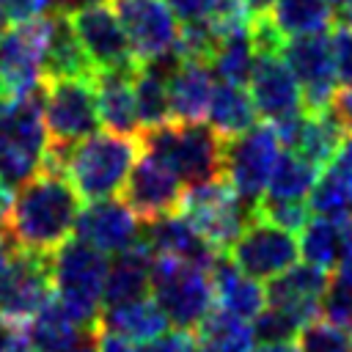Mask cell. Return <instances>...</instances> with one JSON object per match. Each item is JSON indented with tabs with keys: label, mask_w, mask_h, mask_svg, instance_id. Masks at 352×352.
<instances>
[{
	"label": "cell",
	"mask_w": 352,
	"mask_h": 352,
	"mask_svg": "<svg viewBox=\"0 0 352 352\" xmlns=\"http://www.w3.org/2000/svg\"><path fill=\"white\" fill-rule=\"evenodd\" d=\"M107 267V256L77 236L50 253L52 294L80 327H96L99 322Z\"/></svg>",
	"instance_id": "cell-3"
},
{
	"label": "cell",
	"mask_w": 352,
	"mask_h": 352,
	"mask_svg": "<svg viewBox=\"0 0 352 352\" xmlns=\"http://www.w3.org/2000/svg\"><path fill=\"white\" fill-rule=\"evenodd\" d=\"M206 3L209 0H165V6L173 11L176 19L182 22H190V19H201L204 11H206Z\"/></svg>",
	"instance_id": "cell-48"
},
{
	"label": "cell",
	"mask_w": 352,
	"mask_h": 352,
	"mask_svg": "<svg viewBox=\"0 0 352 352\" xmlns=\"http://www.w3.org/2000/svg\"><path fill=\"white\" fill-rule=\"evenodd\" d=\"M228 258L250 278L256 280H270L297 264L300 248H297V234L267 223L258 214H250L245 223L242 234L228 250Z\"/></svg>",
	"instance_id": "cell-11"
},
{
	"label": "cell",
	"mask_w": 352,
	"mask_h": 352,
	"mask_svg": "<svg viewBox=\"0 0 352 352\" xmlns=\"http://www.w3.org/2000/svg\"><path fill=\"white\" fill-rule=\"evenodd\" d=\"M308 212H311L308 201H278V198H267V195H261V201L253 209V214H258L267 223H275L292 234H297L308 223Z\"/></svg>",
	"instance_id": "cell-40"
},
{
	"label": "cell",
	"mask_w": 352,
	"mask_h": 352,
	"mask_svg": "<svg viewBox=\"0 0 352 352\" xmlns=\"http://www.w3.org/2000/svg\"><path fill=\"white\" fill-rule=\"evenodd\" d=\"M151 294L168 316V324L179 330H195L214 308L209 270L173 256L151 258Z\"/></svg>",
	"instance_id": "cell-6"
},
{
	"label": "cell",
	"mask_w": 352,
	"mask_h": 352,
	"mask_svg": "<svg viewBox=\"0 0 352 352\" xmlns=\"http://www.w3.org/2000/svg\"><path fill=\"white\" fill-rule=\"evenodd\" d=\"M253 63H256V47H253L248 28L234 30L228 36H220L217 50L209 60L214 77L220 82H228V85H245L250 80Z\"/></svg>",
	"instance_id": "cell-33"
},
{
	"label": "cell",
	"mask_w": 352,
	"mask_h": 352,
	"mask_svg": "<svg viewBox=\"0 0 352 352\" xmlns=\"http://www.w3.org/2000/svg\"><path fill=\"white\" fill-rule=\"evenodd\" d=\"M283 151L270 124H253L248 132L223 140V179L253 212L261 201L278 154Z\"/></svg>",
	"instance_id": "cell-8"
},
{
	"label": "cell",
	"mask_w": 352,
	"mask_h": 352,
	"mask_svg": "<svg viewBox=\"0 0 352 352\" xmlns=\"http://www.w3.org/2000/svg\"><path fill=\"white\" fill-rule=\"evenodd\" d=\"M44 126L52 143H77L99 132V110L91 77L44 80Z\"/></svg>",
	"instance_id": "cell-9"
},
{
	"label": "cell",
	"mask_w": 352,
	"mask_h": 352,
	"mask_svg": "<svg viewBox=\"0 0 352 352\" xmlns=\"http://www.w3.org/2000/svg\"><path fill=\"white\" fill-rule=\"evenodd\" d=\"M349 234H352L349 214L346 217H327V214L308 217V223L297 231V248H300L302 261L324 272L336 270Z\"/></svg>",
	"instance_id": "cell-28"
},
{
	"label": "cell",
	"mask_w": 352,
	"mask_h": 352,
	"mask_svg": "<svg viewBox=\"0 0 352 352\" xmlns=\"http://www.w3.org/2000/svg\"><path fill=\"white\" fill-rule=\"evenodd\" d=\"M327 283L330 278L324 270L302 261L270 278V283L264 286V294L270 305L292 314L300 324H308L322 316V300H324Z\"/></svg>",
	"instance_id": "cell-19"
},
{
	"label": "cell",
	"mask_w": 352,
	"mask_h": 352,
	"mask_svg": "<svg viewBox=\"0 0 352 352\" xmlns=\"http://www.w3.org/2000/svg\"><path fill=\"white\" fill-rule=\"evenodd\" d=\"M201 19H206L217 36H228L250 25V14L242 0H209Z\"/></svg>",
	"instance_id": "cell-41"
},
{
	"label": "cell",
	"mask_w": 352,
	"mask_h": 352,
	"mask_svg": "<svg viewBox=\"0 0 352 352\" xmlns=\"http://www.w3.org/2000/svg\"><path fill=\"white\" fill-rule=\"evenodd\" d=\"M330 3H333V8H341L344 6V0H330Z\"/></svg>",
	"instance_id": "cell-58"
},
{
	"label": "cell",
	"mask_w": 352,
	"mask_h": 352,
	"mask_svg": "<svg viewBox=\"0 0 352 352\" xmlns=\"http://www.w3.org/2000/svg\"><path fill=\"white\" fill-rule=\"evenodd\" d=\"M50 297H52L50 253H33L19 248L14 264L0 278V319L19 327Z\"/></svg>",
	"instance_id": "cell-14"
},
{
	"label": "cell",
	"mask_w": 352,
	"mask_h": 352,
	"mask_svg": "<svg viewBox=\"0 0 352 352\" xmlns=\"http://www.w3.org/2000/svg\"><path fill=\"white\" fill-rule=\"evenodd\" d=\"M19 327H22V333H25V338H28L36 349H41V352H69V349L77 344L80 333L85 330V327H80V324L63 311V305L55 300V294H52L25 324H19Z\"/></svg>",
	"instance_id": "cell-29"
},
{
	"label": "cell",
	"mask_w": 352,
	"mask_h": 352,
	"mask_svg": "<svg viewBox=\"0 0 352 352\" xmlns=\"http://www.w3.org/2000/svg\"><path fill=\"white\" fill-rule=\"evenodd\" d=\"M110 8L118 16L138 60L162 55L176 44L179 19L165 0H110Z\"/></svg>",
	"instance_id": "cell-16"
},
{
	"label": "cell",
	"mask_w": 352,
	"mask_h": 352,
	"mask_svg": "<svg viewBox=\"0 0 352 352\" xmlns=\"http://www.w3.org/2000/svg\"><path fill=\"white\" fill-rule=\"evenodd\" d=\"M11 198H14V192H11V187L0 179V226L6 223V214H8V206H11Z\"/></svg>",
	"instance_id": "cell-52"
},
{
	"label": "cell",
	"mask_w": 352,
	"mask_h": 352,
	"mask_svg": "<svg viewBox=\"0 0 352 352\" xmlns=\"http://www.w3.org/2000/svg\"><path fill=\"white\" fill-rule=\"evenodd\" d=\"M341 14L346 16V22H352V0H344V6H341Z\"/></svg>",
	"instance_id": "cell-55"
},
{
	"label": "cell",
	"mask_w": 352,
	"mask_h": 352,
	"mask_svg": "<svg viewBox=\"0 0 352 352\" xmlns=\"http://www.w3.org/2000/svg\"><path fill=\"white\" fill-rule=\"evenodd\" d=\"M250 330H253L256 344H286L300 336L302 324L292 314H286L275 305H267L250 319Z\"/></svg>",
	"instance_id": "cell-39"
},
{
	"label": "cell",
	"mask_w": 352,
	"mask_h": 352,
	"mask_svg": "<svg viewBox=\"0 0 352 352\" xmlns=\"http://www.w3.org/2000/svg\"><path fill=\"white\" fill-rule=\"evenodd\" d=\"M96 330L129 338L135 344H148L151 338L168 330V316L154 302V297H140L118 305H104L99 311Z\"/></svg>",
	"instance_id": "cell-27"
},
{
	"label": "cell",
	"mask_w": 352,
	"mask_h": 352,
	"mask_svg": "<svg viewBox=\"0 0 352 352\" xmlns=\"http://www.w3.org/2000/svg\"><path fill=\"white\" fill-rule=\"evenodd\" d=\"M242 3H245L248 14H250V19H253V16H267V14L272 11V3H275V0H242Z\"/></svg>",
	"instance_id": "cell-50"
},
{
	"label": "cell",
	"mask_w": 352,
	"mask_h": 352,
	"mask_svg": "<svg viewBox=\"0 0 352 352\" xmlns=\"http://www.w3.org/2000/svg\"><path fill=\"white\" fill-rule=\"evenodd\" d=\"M132 91H135V107H138V121L140 132L168 124L170 118V102H168V80L151 72L146 63H140L132 74Z\"/></svg>",
	"instance_id": "cell-35"
},
{
	"label": "cell",
	"mask_w": 352,
	"mask_h": 352,
	"mask_svg": "<svg viewBox=\"0 0 352 352\" xmlns=\"http://www.w3.org/2000/svg\"><path fill=\"white\" fill-rule=\"evenodd\" d=\"M280 58L292 69L300 91H302V107L308 113H319L330 107V99L336 94V63L330 50L327 33H308V36H292L280 44Z\"/></svg>",
	"instance_id": "cell-12"
},
{
	"label": "cell",
	"mask_w": 352,
	"mask_h": 352,
	"mask_svg": "<svg viewBox=\"0 0 352 352\" xmlns=\"http://www.w3.org/2000/svg\"><path fill=\"white\" fill-rule=\"evenodd\" d=\"M69 19L94 72H135L140 66L110 3L74 6L69 8Z\"/></svg>",
	"instance_id": "cell-10"
},
{
	"label": "cell",
	"mask_w": 352,
	"mask_h": 352,
	"mask_svg": "<svg viewBox=\"0 0 352 352\" xmlns=\"http://www.w3.org/2000/svg\"><path fill=\"white\" fill-rule=\"evenodd\" d=\"M6 22H8V19H6V16H3V11H0V33L6 30Z\"/></svg>",
	"instance_id": "cell-56"
},
{
	"label": "cell",
	"mask_w": 352,
	"mask_h": 352,
	"mask_svg": "<svg viewBox=\"0 0 352 352\" xmlns=\"http://www.w3.org/2000/svg\"><path fill=\"white\" fill-rule=\"evenodd\" d=\"M146 352H192L195 349V336L190 330H165L148 344H143Z\"/></svg>",
	"instance_id": "cell-44"
},
{
	"label": "cell",
	"mask_w": 352,
	"mask_h": 352,
	"mask_svg": "<svg viewBox=\"0 0 352 352\" xmlns=\"http://www.w3.org/2000/svg\"><path fill=\"white\" fill-rule=\"evenodd\" d=\"M270 19L283 33V38L327 33L336 22V8L330 0H275Z\"/></svg>",
	"instance_id": "cell-32"
},
{
	"label": "cell",
	"mask_w": 352,
	"mask_h": 352,
	"mask_svg": "<svg viewBox=\"0 0 352 352\" xmlns=\"http://www.w3.org/2000/svg\"><path fill=\"white\" fill-rule=\"evenodd\" d=\"M176 212H182L217 253L231 250V245L236 242V236L253 214L223 176L187 187L182 192Z\"/></svg>",
	"instance_id": "cell-7"
},
{
	"label": "cell",
	"mask_w": 352,
	"mask_h": 352,
	"mask_svg": "<svg viewBox=\"0 0 352 352\" xmlns=\"http://www.w3.org/2000/svg\"><path fill=\"white\" fill-rule=\"evenodd\" d=\"M253 330L245 319L220 311L217 305L195 327L192 352H253Z\"/></svg>",
	"instance_id": "cell-31"
},
{
	"label": "cell",
	"mask_w": 352,
	"mask_h": 352,
	"mask_svg": "<svg viewBox=\"0 0 352 352\" xmlns=\"http://www.w3.org/2000/svg\"><path fill=\"white\" fill-rule=\"evenodd\" d=\"M8 352H41V349H36L28 338H25V333H22V327H16V333H14V338H11V346H8Z\"/></svg>",
	"instance_id": "cell-51"
},
{
	"label": "cell",
	"mask_w": 352,
	"mask_h": 352,
	"mask_svg": "<svg viewBox=\"0 0 352 352\" xmlns=\"http://www.w3.org/2000/svg\"><path fill=\"white\" fill-rule=\"evenodd\" d=\"M297 341L300 352H352V330L338 327L327 319H314L302 324Z\"/></svg>",
	"instance_id": "cell-38"
},
{
	"label": "cell",
	"mask_w": 352,
	"mask_h": 352,
	"mask_svg": "<svg viewBox=\"0 0 352 352\" xmlns=\"http://www.w3.org/2000/svg\"><path fill=\"white\" fill-rule=\"evenodd\" d=\"M151 258H154V253L143 242V236L129 250L116 253V261L107 267L104 292H102V308L148 297L151 294Z\"/></svg>",
	"instance_id": "cell-26"
},
{
	"label": "cell",
	"mask_w": 352,
	"mask_h": 352,
	"mask_svg": "<svg viewBox=\"0 0 352 352\" xmlns=\"http://www.w3.org/2000/svg\"><path fill=\"white\" fill-rule=\"evenodd\" d=\"M143 151L162 160L182 184H204L223 176V138L204 124L168 121L138 135Z\"/></svg>",
	"instance_id": "cell-4"
},
{
	"label": "cell",
	"mask_w": 352,
	"mask_h": 352,
	"mask_svg": "<svg viewBox=\"0 0 352 352\" xmlns=\"http://www.w3.org/2000/svg\"><path fill=\"white\" fill-rule=\"evenodd\" d=\"M69 3H74V0H69Z\"/></svg>",
	"instance_id": "cell-60"
},
{
	"label": "cell",
	"mask_w": 352,
	"mask_h": 352,
	"mask_svg": "<svg viewBox=\"0 0 352 352\" xmlns=\"http://www.w3.org/2000/svg\"><path fill=\"white\" fill-rule=\"evenodd\" d=\"M80 214V192L63 173L38 170L25 184L16 187L6 223L14 242L33 253H52L63 245Z\"/></svg>",
	"instance_id": "cell-1"
},
{
	"label": "cell",
	"mask_w": 352,
	"mask_h": 352,
	"mask_svg": "<svg viewBox=\"0 0 352 352\" xmlns=\"http://www.w3.org/2000/svg\"><path fill=\"white\" fill-rule=\"evenodd\" d=\"M253 352H300V346L294 341H286V344H258Z\"/></svg>",
	"instance_id": "cell-54"
},
{
	"label": "cell",
	"mask_w": 352,
	"mask_h": 352,
	"mask_svg": "<svg viewBox=\"0 0 352 352\" xmlns=\"http://www.w3.org/2000/svg\"><path fill=\"white\" fill-rule=\"evenodd\" d=\"M3 96H8V91H6V85H3V80H0V99Z\"/></svg>",
	"instance_id": "cell-57"
},
{
	"label": "cell",
	"mask_w": 352,
	"mask_h": 352,
	"mask_svg": "<svg viewBox=\"0 0 352 352\" xmlns=\"http://www.w3.org/2000/svg\"><path fill=\"white\" fill-rule=\"evenodd\" d=\"M336 278L352 286V234L346 236L344 250H341V256H338V264H336Z\"/></svg>",
	"instance_id": "cell-49"
},
{
	"label": "cell",
	"mask_w": 352,
	"mask_h": 352,
	"mask_svg": "<svg viewBox=\"0 0 352 352\" xmlns=\"http://www.w3.org/2000/svg\"><path fill=\"white\" fill-rule=\"evenodd\" d=\"M96 352H146L143 344H135L129 338L113 336V333H96Z\"/></svg>",
	"instance_id": "cell-47"
},
{
	"label": "cell",
	"mask_w": 352,
	"mask_h": 352,
	"mask_svg": "<svg viewBox=\"0 0 352 352\" xmlns=\"http://www.w3.org/2000/svg\"><path fill=\"white\" fill-rule=\"evenodd\" d=\"M50 16V30H47V44H44V60H41V74L44 80H63V77H94V66L72 28L69 8H55L47 11Z\"/></svg>",
	"instance_id": "cell-22"
},
{
	"label": "cell",
	"mask_w": 352,
	"mask_h": 352,
	"mask_svg": "<svg viewBox=\"0 0 352 352\" xmlns=\"http://www.w3.org/2000/svg\"><path fill=\"white\" fill-rule=\"evenodd\" d=\"M135 157L138 146L132 138L116 132H94L69 148L63 176L85 201L113 198L121 192Z\"/></svg>",
	"instance_id": "cell-5"
},
{
	"label": "cell",
	"mask_w": 352,
	"mask_h": 352,
	"mask_svg": "<svg viewBox=\"0 0 352 352\" xmlns=\"http://www.w3.org/2000/svg\"><path fill=\"white\" fill-rule=\"evenodd\" d=\"M50 16H33L28 22H14V28L0 33V80L8 94H28L44 82L41 60L47 44Z\"/></svg>",
	"instance_id": "cell-13"
},
{
	"label": "cell",
	"mask_w": 352,
	"mask_h": 352,
	"mask_svg": "<svg viewBox=\"0 0 352 352\" xmlns=\"http://www.w3.org/2000/svg\"><path fill=\"white\" fill-rule=\"evenodd\" d=\"M72 234L107 256V253H124L132 245H138L143 228H140V217L124 201L96 198L88 206H80Z\"/></svg>",
	"instance_id": "cell-18"
},
{
	"label": "cell",
	"mask_w": 352,
	"mask_h": 352,
	"mask_svg": "<svg viewBox=\"0 0 352 352\" xmlns=\"http://www.w3.org/2000/svg\"><path fill=\"white\" fill-rule=\"evenodd\" d=\"M330 113L344 126V132H352V82L344 88H336V94L330 99Z\"/></svg>",
	"instance_id": "cell-46"
},
{
	"label": "cell",
	"mask_w": 352,
	"mask_h": 352,
	"mask_svg": "<svg viewBox=\"0 0 352 352\" xmlns=\"http://www.w3.org/2000/svg\"><path fill=\"white\" fill-rule=\"evenodd\" d=\"M143 242L151 248L154 256H173L190 264H198L204 270H212L217 261V250L192 228V223L182 212H168L154 220H146L143 226Z\"/></svg>",
	"instance_id": "cell-21"
},
{
	"label": "cell",
	"mask_w": 352,
	"mask_h": 352,
	"mask_svg": "<svg viewBox=\"0 0 352 352\" xmlns=\"http://www.w3.org/2000/svg\"><path fill=\"white\" fill-rule=\"evenodd\" d=\"M132 74L135 72H94V77H91L102 126L107 132H116V135H124V138H138L140 135Z\"/></svg>",
	"instance_id": "cell-23"
},
{
	"label": "cell",
	"mask_w": 352,
	"mask_h": 352,
	"mask_svg": "<svg viewBox=\"0 0 352 352\" xmlns=\"http://www.w3.org/2000/svg\"><path fill=\"white\" fill-rule=\"evenodd\" d=\"M272 129H275V135H278V140L286 151L308 160L316 168H324L333 160V154H336V148L344 138V126L336 121L330 107L319 110V113L302 110L294 118H289L283 124H275Z\"/></svg>",
	"instance_id": "cell-20"
},
{
	"label": "cell",
	"mask_w": 352,
	"mask_h": 352,
	"mask_svg": "<svg viewBox=\"0 0 352 352\" xmlns=\"http://www.w3.org/2000/svg\"><path fill=\"white\" fill-rule=\"evenodd\" d=\"M206 121L209 126L223 138H236L242 132H248L256 121H258V113H256V104L250 99V94L242 88V85H228V82H220L214 85L212 91V102H209V110H206Z\"/></svg>",
	"instance_id": "cell-30"
},
{
	"label": "cell",
	"mask_w": 352,
	"mask_h": 352,
	"mask_svg": "<svg viewBox=\"0 0 352 352\" xmlns=\"http://www.w3.org/2000/svg\"><path fill=\"white\" fill-rule=\"evenodd\" d=\"M44 82L0 99V179L14 190L38 173L47 148Z\"/></svg>",
	"instance_id": "cell-2"
},
{
	"label": "cell",
	"mask_w": 352,
	"mask_h": 352,
	"mask_svg": "<svg viewBox=\"0 0 352 352\" xmlns=\"http://www.w3.org/2000/svg\"><path fill=\"white\" fill-rule=\"evenodd\" d=\"M217 41H220V36L212 30V25L206 19H190V22L179 25L173 50L182 55V60L209 63L214 50H217Z\"/></svg>",
	"instance_id": "cell-37"
},
{
	"label": "cell",
	"mask_w": 352,
	"mask_h": 352,
	"mask_svg": "<svg viewBox=\"0 0 352 352\" xmlns=\"http://www.w3.org/2000/svg\"><path fill=\"white\" fill-rule=\"evenodd\" d=\"M209 278H212V289H214V305L220 311H228V314L245 319V322H250L267 302L261 280L245 275L228 258V253L217 256V261L209 270Z\"/></svg>",
	"instance_id": "cell-25"
},
{
	"label": "cell",
	"mask_w": 352,
	"mask_h": 352,
	"mask_svg": "<svg viewBox=\"0 0 352 352\" xmlns=\"http://www.w3.org/2000/svg\"><path fill=\"white\" fill-rule=\"evenodd\" d=\"M349 220H352V209H349Z\"/></svg>",
	"instance_id": "cell-59"
},
{
	"label": "cell",
	"mask_w": 352,
	"mask_h": 352,
	"mask_svg": "<svg viewBox=\"0 0 352 352\" xmlns=\"http://www.w3.org/2000/svg\"><path fill=\"white\" fill-rule=\"evenodd\" d=\"M14 333H16V324H8L6 319H0V352H8Z\"/></svg>",
	"instance_id": "cell-53"
},
{
	"label": "cell",
	"mask_w": 352,
	"mask_h": 352,
	"mask_svg": "<svg viewBox=\"0 0 352 352\" xmlns=\"http://www.w3.org/2000/svg\"><path fill=\"white\" fill-rule=\"evenodd\" d=\"M182 182L179 176L154 154L143 151V157H135L126 182L121 187V201L146 223L160 214H168L182 201Z\"/></svg>",
	"instance_id": "cell-15"
},
{
	"label": "cell",
	"mask_w": 352,
	"mask_h": 352,
	"mask_svg": "<svg viewBox=\"0 0 352 352\" xmlns=\"http://www.w3.org/2000/svg\"><path fill=\"white\" fill-rule=\"evenodd\" d=\"M322 316L338 327L352 330V286L344 280H330L324 300H322Z\"/></svg>",
	"instance_id": "cell-42"
},
{
	"label": "cell",
	"mask_w": 352,
	"mask_h": 352,
	"mask_svg": "<svg viewBox=\"0 0 352 352\" xmlns=\"http://www.w3.org/2000/svg\"><path fill=\"white\" fill-rule=\"evenodd\" d=\"M330 50L336 63V77L349 85L352 82V22H333L330 28Z\"/></svg>",
	"instance_id": "cell-43"
},
{
	"label": "cell",
	"mask_w": 352,
	"mask_h": 352,
	"mask_svg": "<svg viewBox=\"0 0 352 352\" xmlns=\"http://www.w3.org/2000/svg\"><path fill=\"white\" fill-rule=\"evenodd\" d=\"M308 206L316 214H327V217H346L352 209V176L324 165L322 173L316 176L311 195H308Z\"/></svg>",
	"instance_id": "cell-36"
},
{
	"label": "cell",
	"mask_w": 352,
	"mask_h": 352,
	"mask_svg": "<svg viewBox=\"0 0 352 352\" xmlns=\"http://www.w3.org/2000/svg\"><path fill=\"white\" fill-rule=\"evenodd\" d=\"M248 82L258 118H267L272 126L305 110L302 91L280 52H256V63Z\"/></svg>",
	"instance_id": "cell-17"
},
{
	"label": "cell",
	"mask_w": 352,
	"mask_h": 352,
	"mask_svg": "<svg viewBox=\"0 0 352 352\" xmlns=\"http://www.w3.org/2000/svg\"><path fill=\"white\" fill-rule=\"evenodd\" d=\"M52 0H0V11L11 22H28L33 16L47 14Z\"/></svg>",
	"instance_id": "cell-45"
},
{
	"label": "cell",
	"mask_w": 352,
	"mask_h": 352,
	"mask_svg": "<svg viewBox=\"0 0 352 352\" xmlns=\"http://www.w3.org/2000/svg\"><path fill=\"white\" fill-rule=\"evenodd\" d=\"M214 91V72L201 60H182L168 80L170 118L182 124H201L206 118Z\"/></svg>",
	"instance_id": "cell-24"
},
{
	"label": "cell",
	"mask_w": 352,
	"mask_h": 352,
	"mask_svg": "<svg viewBox=\"0 0 352 352\" xmlns=\"http://www.w3.org/2000/svg\"><path fill=\"white\" fill-rule=\"evenodd\" d=\"M319 176V168L311 165L308 160L292 154V151H280L275 160V168L270 173L267 198H278V201H305L311 195V187Z\"/></svg>",
	"instance_id": "cell-34"
}]
</instances>
